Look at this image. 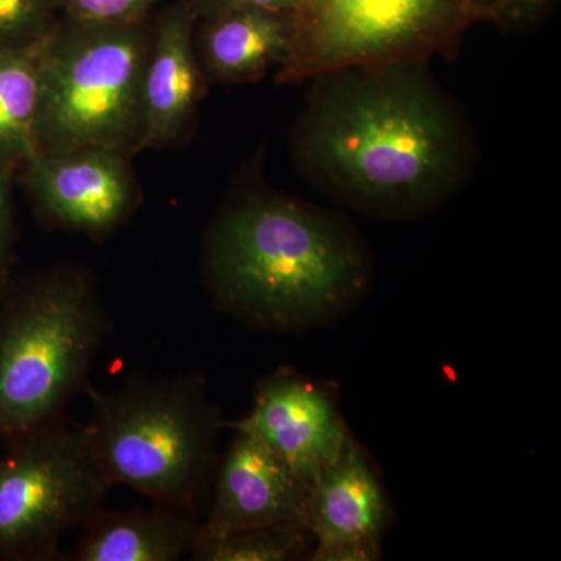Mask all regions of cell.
<instances>
[{
	"instance_id": "obj_1",
	"label": "cell",
	"mask_w": 561,
	"mask_h": 561,
	"mask_svg": "<svg viewBox=\"0 0 561 561\" xmlns=\"http://www.w3.org/2000/svg\"><path fill=\"white\" fill-rule=\"evenodd\" d=\"M291 146L298 169L321 192L391 219L451 197L472 157L467 121L426 61L313 77Z\"/></svg>"
},
{
	"instance_id": "obj_2",
	"label": "cell",
	"mask_w": 561,
	"mask_h": 561,
	"mask_svg": "<svg viewBox=\"0 0 561 561\" xmlns=\"http://www.w3.org/2000/svg\"><path fill=\"white\" fill-rule=\"evenodd\" d=\"M203 265L225 312L268 331L335 319L370 283L367 247L339 214L276 194H251L206 234Z\"/></svg>"
},
{
	"instance_id": "obj_3",
	"label": "cell",
	"mask_w": 561,
	"mask_h": 561,
	"mask_svg": "<svg viewBox=\"0 0 561 561\" xmlns=\"http://www.w3.org/2000/svg\"><path fill=\"white\" fill-rule=\"evenodd\" d=\"M108 331L92 280L58 267L0 290V448L65 419Z\"/></svg>"
},
{
	"instance_id": "obj_4",
	"label": "cell",
	"mask_w": 561,
	"mask_h": 561,
	"mask_svg": "<svg viewBox=\"0 0 561 561\" xmlns=\"http://www.w3.org/2000/svg\"><path fill=\"white\" fill-rule=\"evenodd\" d=\"M88 391L84 432L113 486L197 512L224 426L201 379L139 376L106 393Z\"/></svg>"
},
{
	"instance_id": "obj_5",
	"label": "cell",
	"mask_w": 561,
	"mask_h": 561,
	"mask_svg": "<svg viewBox=\"0 0 561 561\" xmlns=\"http://www.w3.org/2000/svg\"><path fill=\"white\" fill-rule=\"evenodd\" d=\"M151 32L144 20L66 16L36 44V153L84 147L136 150Z\"/></svg>"
},
{
	"instance_id": "obj_6",
	"label": "cell",
	"mask_w": 561,
	"mask_h": 561,
	"mask_svg": "<svg viewBox=\"0 0 561 561\" xmlns=\"http://www.w3.org/2000/svg\"><path fill=\"white\" fill-rule=\"evenodd\" d=\"M279 81L397 61L453 57L471 25L478 0H301Z\"/></svg>"
},
{
	"instance_id": "obj_7",
	"label": "cell",
	"mask_w": 561,
	"mask_h": 561,
	"mask_svg": "<svg viewBox=\"0 0 561 561\" xmlns=\"http://www.w3.org/2000/svg\"><path fill=\"white\" fill-rule=\"evenodd\" d=\"M113 483L68 416L0 448V560L61 559L60 542L101 511Z\"/></svg>"
},
{
	"instance_id": "obj_8",
	"label": "cell",
	"mask_w": 561,
	"mask_h": 561,
	"mask_svg": "<svg viewBox=\"0 0 561 561\" xmlns=\"http://www.w3.org/2000/svg\"><path fill=\"white\" fill-rule=\"evenodd\" d=\"M125 153L113 147H84L33 154L25 161V179L41 216L94 238L116 230L136 203Z\"/></svg>"
},
{
	"instance_id": "obj_9",
	"label": "cell",
	"mask_w": 561,
	"mask_h": 561,
	"mask_svg": "<svg viewBox=\"0 0 561 561\" xmlns=\"http://www.w3.org/2000/svg\"><path fill=\"white\" fill-rule=\"evenodd\" d=\"M232 426L264 443L308 485L351 437L331 387L291 370L262 379L253 409Z\"/></svg>"
},
{
	"instance_id": "obj_10",
	"label": "cell",
	"mask_w": 561,
	"mask_h": 561,
	"mask_svg": "<svg viewBox=\"0 0 561 561\" xmlns=\"http://www.w3.org/2000/svg\"><path fill=\"white\" fill-rule=\"evenodd\" d=\"M308 485L264 443L238 432L217 472L197 538L262 527H306Z\"/></svg>"
},
{
	"instance_id": "obj_11",
	"label": "cell",
	"mask_w": 561,
	"mask_h": 561,
	"mask_svg": "<svg viewBox=\"0 0 561 561\" xmlns=\"http://www.w3.org/2000/svg\"><path fill=\"white\" fill-rule=\"evenodd\" d=\"M309 486L306 527L317 541L311 560L378 559L387 523L386 494L353 437Z\"/></svg>"
},
{
	"instance_id": "obj_12",
	"label": "cell",
	"mask_w": 561,
	"mask_h": 561,
	"mask_svg": "<svg viewBox=\"0 0 561 561\" xmlns=\"http://www.w3.org/2000/svg\"><path fill=\"white\" fill-rule=\"evenodd\" d=\"M197 13L187 0L162 10L151 31L140 87L136 150L164 147L180 138L202 95V66L194 41Z\"/></svg>"
},
{
	"instance_id": "obj_13",
	"label": "cell",
	"mask_w": 561,
	"mask_h": 561,
	"mask_svg": "<svg viewBox=\"0 0 561 561\" xmlns=\"http://www.w3.org/2000/svg\"><path fill=\"white\" fill-rule=\"evenodd\" d=\"M197 512L158 504L150 511H98L81 526L76 561H175L191 556Z\"/></svg>"
},
{
	"instance_id": "obj_14",
	"label": "cell",
	"mask_w": 561,
	"mask_h": 561,
	"mask_svg": "<svg viewBox=\"0 0 561 561\" xmlns=\"http://www.w3.org/2000/svg\"><path fill=\"white\" fill-rule=\"evenodd\" d=\"M294 33V13L289 11H228L203 20L198 60L210 79L224 83L257 80L284 66Z\"/></svg>"
},
{
	"instance_id": "obj_15",
	"label": "cell",
	"mask_w": 561,
	"mask_h": 561,
	"mask_svg": "<svg viewBox=\"0 0 561 561\" xmlns=\"http://www.w3.org/2000/svg\"><path fill=\"white\" fill-rule=\"evenodd\" d=\"M36 44L18 49H0V164L25 162L38 151Z\"/></svg>"
},
{
	"instance_id": "obj_16",
	"label": "cell",
	"mask_w": 561,
	"mask_h": 561,
	"mask_svg": "<svg viewBox=\"0 0 561 561\" xmlns=\"http://www.w3.org/2000/svg\"><path fill=\"white\" fill-rule=\"evenodd\" d=\"M308 530L302 527H262L232 531L221 537L197 538L192 560L286 561L305 553Z\"/></svg>"
},
{
	"instance_id": "obj_17",
	"label": "cell",
	"mask_w": 561,
	"mask_h": 561,
	"mask_svg": "<svg viewBox=\"0 0 561 561\" xmlns=\"http://www.w3.org/2000/svg\"><path fill=\"white\" fill-rule=\"evenodd\" d=\"M54 0H0V49L39 43L57 24Z\"/></svg>"
},
{
	"instance_id": "obj_18",
	"label": "cell",
	"mask_w": 561,
	"mask_h": 561,
	"mask_svg": "<svg viewBox=\"0 0 561 561\" xmlns=\"http://www.w3.org/2000/svg\"><path fill=\"white\" fill-rule=\"evenodd\" d=\"M58 11L83 21L122 22L144 20L160 0H54Z\"/></svg>"
},
{
	"instance_id": "obj_19",
	"label": "cell",
	"mask_w": 561,
	"mask_h": 561,
	"mask_svg": "<svg viewBox=\"0 0 561 561\" xmlns=\"http://www.w3.org/2000/svg\"><path fill=\"white\" fill-rule=\"evenodd\" d=\"M482 22L500 27L501 31L527 27L540 20L553 0H478Z\"/></svg>"
},
{
	"instance_id": "obj_20",
	"label": "cell",
	"mask_w": 561,
	"mask_h": 561,
	"mask_svg": "<svg viewBox=\"0 0 561 561\" xmlns=\"http://www.w3.org/2000/svg\"><path fill=\"white\" fill-rule=\"evenodd\" d=\"M13 251V217H11L10 175L7 164H0V290L9 286Z\"/></svg>"
},
{
	"instance_id": "obj_21",
	"label": "cell",
	"mask_w": 561,
	"mask_h": 561,
	"mask_svg": "<svg viewBox=\"0 0 561 561\" xmlns=\"http://www.w3.org/2000/svg\"><path fill=\"white\" fill-rule=\"evenodd\" d=\"M198 20L234 10L289 11L294 13L301 0H187Z\"/></svg>"
}]
</instances>
